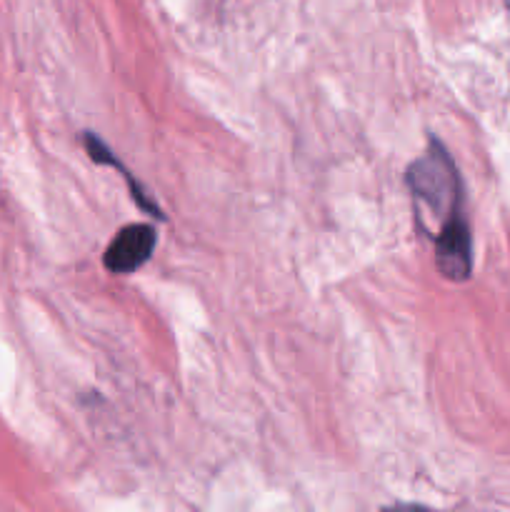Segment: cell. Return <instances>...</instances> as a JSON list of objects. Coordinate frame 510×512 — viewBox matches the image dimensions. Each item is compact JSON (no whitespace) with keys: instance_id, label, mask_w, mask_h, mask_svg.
<instances>
[{"instance_id":"6da1fadb","label":"cell","mask_w":510,"mask_h":512,"mask_svg":"<svg viewBox=\"0 0 510 512\" xmlns=\"http://www.w3.org/2000/svg\"><path fill=\"white\" fill-rule=\"evenodd\" d=\"M405 180H408L410 195L415 200V218H418L420 228L428 220L435 223V233H430L433 238L450 223L465 218L458 168L438 140H430L423 158H418L408 168Z\"/></svg>"},{"instance_id":"7a4b0ae2","label":"cell","mask_w":510,"mask_h":512,"mask_svg":"<svg viewBox=\"0 0 510 512\" xmlns=\"http://www.w3.org/2000/svg\"><path fill=\"white\" fill-rule=\"evenodd\" d=\"M155 245H158V233H155L153 225H125V228L115 233V238L105 248L103 265L113 275H130L153 258Z\"/></svg>"},{"instance_id":"3957f363","label":"cell","mask_w":510,"mask_h":512,"mask_svg":"<svg viewBox=\"0 0 510 512\" xmlns=\"http://www.w3.org/2000/svg\"><path fill=\"white\" fill-rule=\"evenodd\" d=\"M85 148H88V155H90V160H93V163H100V165H113V168H118V170H120V175H123L125 183H128L130 195H133V200H135V203L140 205V208L145 210V213H148V215H155V218H160V220L165 218L163 210H160V205L155 203V200H150L148 195H145V188H143V185H140L138 180H135L133 175H130V170L125 168V165L120 163L118 158H115L113 150H110L108 145L103 143V140L95 138L93 133H88V135H85Z\"/></svg>"},{"instance_id":"277c9868","label":"cell","mask_w":510,"mask_h":512,"mask_svg":"<svg viewBox=\"0 0 510 512\" xmlns=\"http://www.w3.org/2000/svg\"><path fill=\"white\" fill-rule=\"evenodd\" d=\"M508 3H510V0H508Z\"/></svg>"}]
</instances>
